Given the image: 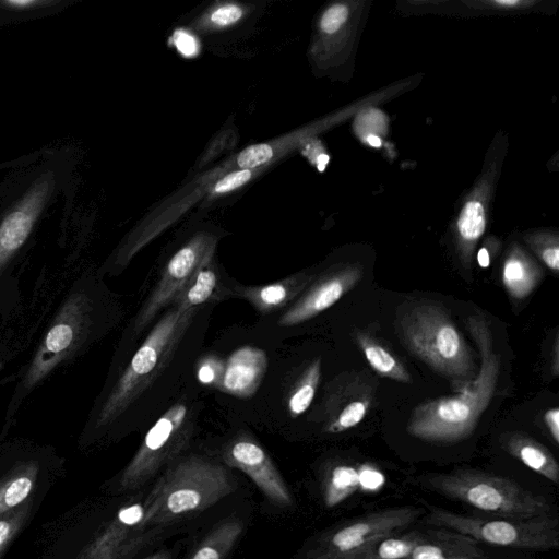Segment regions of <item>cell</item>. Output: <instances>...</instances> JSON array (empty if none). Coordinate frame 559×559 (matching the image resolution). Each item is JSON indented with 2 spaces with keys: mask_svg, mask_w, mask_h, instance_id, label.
<instances>
[{
  "mask_svg": "<svg viewBox=\"0 0 559 559\" xmlns=\"http://www.w3.org/2000/svg\"><path fill=\"white\" fill-rule=\"evenodd\" d=\"M544 423L547 427L554 442H559V409L558 407L549 408L544 414Z\"/></svg>",
  "mask_w": 559,
  "mask_h": 559,
  "instance_id": "cell-32",
  "label": "cell"
},
{
  "mask_svg": "<svg viewBox=\"0 0 559 559\" xmlns=\"http://www.w3.org/2000/svg\"><path fill=\"white\" fill-rule=\"evenodd\" d=\"M423 537L421 531L393 533L343 559H407Z\"/></svg>",
  "mask_w": 559,
  "mask_h": 559,
  "instance_id": "cell-23",
  "label": "cell"
},
{
  "mask_svg": "<svg viewBox=\"0 0 559 559\" xmlns=\"http://www.w3.org/2000/svg\"><path fill=\"white\" fill-rule=\"evenodd\" d=\"M243 530L239 520H228L215 526L189 559H224Z\"/></svg>",
  "mask_w": 559,
  "mask_h": 559,
  "instance_id": "cell-24",
  "label": "cell"
},
{
  "mask_svg": "<svg viewBox=\"0 0 559 559\" xmlns=\"http://www.w3.org/2000/svg\"><path fill=\"white\" fill-rule=\"evenodd\" d=\"M11 525L7 521H0V545H2L9 537Z\"/></svg>",
  "mask_w": 559,
  "mask_h": 559,
  "instance_id": "cell-34",
  "label": "cell"
},
{
  "mask_svg": "<svg viewBox=\"0 0 559 559\" xmlns=\"http://www.w3.org/2000/svg\"><path fill=\"white\" fill-rule=\"evenodd\" d=\"M477 262L481 267H488L490 264V255L486 248H481L477 253Z\"/></svg>",
  "mask_w": 559,
  "mask_h": 559,
  "instance_id": "cell-33",
  "label": "cell"
},
{
  "mask_svg": "<svg viewBox=\"0 0 559 559\" xmlns=\"http://www.w3.org/2000/svg\"><path fill=\"white\" fill-rule=\"evenodd\" d=\"M93 319V300L86 294L74 293L64 301L19 386L20 400L84 344L91 336Z\"/></svg>",
  "mask_w": 559,
  "mask_h": 559,
  "instance_id": "cell-9",
  "label": "cell"
},
{
  "mask_svg": "<svg viewBox=\"0 0 559 559\" xmlns=\"http://www.w3.org/2000/svg\"><path fill=\"white\" fill-rule=\"evenodd\" d=\"M223 462L243 472L274 504L289 507L292 493L265 450L248 432L240 431L222 448Z\"/></svg>",
  "mask_w": 559,
  "mask_h": 559,
  "instance_id": "cell-14",
  "label": "cell"
},
{
  "mask_svg": "<svg viewBox=\"0 0 559 559\" xmlns=\"http://www.w3.org/2000/svg\"><path fill=\"white\" fill-rule=\"evenodd\" d=\"M173 43L179 52L186 57H191L198 51V43L195 38L185 31H177L173 36Z\"/></svg>",
  "mask_w": 559,
  "mask_h": 559,
  "instance_id": "cell-31",
  "label": "cell"
},
{
  "mask_svg": "<svg viewBox=\"0 0 559 559\" xmlns=\"http://www.w3.org/2000/svg\"><path fill=\"white\" fill-rule=\"evenodd\" d=\"M233 490L234 479L225 465L197 454L180 456L150 491L148 526L157 530L201 512Z\"/></svg>",
  "mask_w": 559,
  "mask_h": 559,
  "instance_id": "cell-5",
  "label": "cell"
},
{
  "mask_svg": "<svg viewBox=\"0 0 559 559\" xmlns=\"http://www.w3.org/2000/svg\"><path fill=\"white\" fill-rule=\"evenodd\" d=\"M273 157V150L267 144H253L242 150L238 157L237 164L241 169L257 168L267 163Z\"/></svg>",
  "mask_w": 559,
  "mask_h": 559,
  "instance_id": "cell-26",
  "label": "cell"
},
{
  "mask_svg": "<svg viewBox=\"0 0 559 559\" xmlns=\"http://www.w3.org/2000/svg\"><path fill=\"white\" fill-rule=\"evenodd\" d=\"M544 277V271L522 250L514 249L506 258L501 280L508 295L514 300L530 296Z\"/></svg>",
  "mask_w": 559,
  "mask_h": 559,
  "instance_id": "cell-21",
  "label": "cell"
},
{
  "mask_svg": "<svg viewBox=\"0 0 559 559\" xmlns=\"http://www.w3.org/2000/svg\"><path fill=\"white\" fill-rule=\"evenodd\" d=\"M355 340L368 364L376 372L400 382L412 381L404 364L385 345L362 331L356 332Z\"/></svg>",
  "mask_w": 559,
  "mask_h": 559,
  "instance_id": "cell-22",
  "label": "cell"
},
{
  "mask_svg": "<svg viewBox=\"0 0 559 559\" xmlns=\"http://www.w3.org/2000/svg\"><path fill=\"white\" fill-rule=\"evenodd\" d=\"M501 442L506 451L528 468L557 484L559 465L546 447L520 432L502 436Z\"/></svg>",
  "mask_w": 559,
  "mask_h": 559,
  "instance_id": "cell-20",
  "label": "cell"
},
{
  "mask_svg": "<svg viewBox=\"0 0 559 559\" xmlns=\"http://www.w3.org/2000/svg\"><path fill=\"white\" fill-rule=\"evenodd\" d=\"M214 307L162 312L102 401L96 427H150L165 412L191 380Z\"/></svg>",
  "mask_w": 559,
  "mask_h": 559,
  "instance_id": "cell-1",
  "label": "cell"
},
{
  "mask_svg": "<svg viewBox=\"0 0 559 559\" xmlns=\"http://www.w3.org/2000/svg\"><path fill=\"white\" fill-rule=\"evenodd\" d=\"M367 141L368 143L373 146V147H379L381 145V140L380 138L376 136V135H369L367 138Z\"/></svg>",
  "mask_w": 559,
  "mask_h": 559,
  "instance_id": "cell-37",
  "label": "cell"
},
{
  "mask_svg": "<svg viewBox=\"0 0 559 559\" xmlns=\"http://www.w3.org/2000/svg\"><path fill=\"white\" fill-rule=\"evenodd\" d=\"M424 510L414 506L389 508L364 514L331 527L307 548L302 559H343L374 540L404 531Z\"/></svg>",
  "mask_w": 559,
  "mask_h": 559,
  "instance_id": "cell-12",
  "label": "cell"
},
{
  "mask_svg": "<svg viewBox=\"0 0 559 559\" xmlns=\"http://www.w3.org/2000/svg\"><path fill=\"white\" fill-rule=\"evenodd\" d=\"M374 394L370 379L357 372L338 374L325 386L316 418L326 433L344 432L367 415Z\"/></svg>",
  "mask_w": 559,
  "mask_h": 559,
  "instance_id": "cell-13",
  "label": "cell"
},
{
  "mask_svg": "<svg viewBox=\"0 0 559 559\" xmlns=\"http://www.w3.org/2000/svg\"><path fill=\"white\" fill-rule=\"evenodd\" d=\"M457 229L464 242L463 262H467L468 265L469 250L485 230L484 209L479 202H468L464 206L457 221Z\"/></svg>",
  "mask_w": 559,
  "mask_h": 559,
  "instance_id": "cell-25",
  "label": "cell"
},
{
  "mask_svg": "<svg viewBox=\"0 0 559 559\" xmlns=\"http://www.w3.org/2000/svg\"><path fill=\"white\" fill-rule=\"evenodd\" d=\"M234 282L235 278L219 267L214 260V255H212L203 263L173 305H178L183 309L216 306L219 302L235 298Z\"/></svg>",
  "mask_w": 559,
  "mask_h": 559,
  "instance_id": "cell-16",
  "label": "cell"
},
{
  "mask_svg": "<svg viewBox=\"0 0 559 559\" xmlns=\"http://www.w3.org/2000/svg\"><path fill=\"white\" fill-rule=\"evenodd\" d=\"M242 16V11L239 7L227 4L217 8L210 16L212 23L218 26H227L234 24Z\"/></svg>",
  "mask_w": 559,
  "mask_h": 559,
  "instance_id": "cell-30",
  "label": "cell"
},
{
  "mask_svg": "<svg viewBox=\"0 0 559 559\" xmlns=\"http://www.w3.org/2000/svg\"><path fill=\"white\" fill-rule=\"evenodd\" d=\"M362 275V267L358 264L316 274L295 301L282 312L261 319L254 330L259 336L281 343L293 329L304 325L336 304L360 282Z\"/></svg>",
  "mask_w": 559,
  "mask_h": 559,
  "instance_id": "cell-11",
  "label": "cell"
},
{
  "mask_svg": "<svg viewBox=\"0 0 559 559\" xmlns=\"http://www.w3.org/2000/svg\"><path fill=\"white\" fill-rule=\"evenodd\" d=\"M141 559H171L170 552L167 550L158 551L155 554H152L150 556H146Z\"/></svg>",
  "mask_w": 559,
  "mask_h": 559,
  "instance_id": "cell-35",
  "label": "cell"
},
{
  "mask_svg": "<svg viewBox=\"0 0 559 559\" xmlns=\"http://www.w3.org/2000/svg\"><path fill=\"white\" fill-rule=\"evenodd\" d=\"M396 331L409 353L455 381L457 391L476 377L473 350L440 305L418 300L401 306L396 312Z\"/></svg>",
  "mask_w": 559,
  "mask_h": 559,
  "instance_id": "cell-3",
  "label": "cell"
},
{
  "mask_svg": "<svg viewBox=\"0 0 559 559\" xmlns=\"http://www.w3.org/2000/svg\"><path fill=\"white\" fill-rule=\"evenodd\" d=\"M431 490L495 516L531 518L549 514L548 501L510 478L475 469L428 476Z\"/></svg>",
  "mask_w": 559,
  "mask_h": 559,
  "instance_id": "cell-7",
  "label": "cell"
},
{
  "mask_svg": "<svg viewBox=\"0 0 559 559\" xmlns=\"http://www.w3.org/2000/svg\"><path fill=\"white\" fill-rule=\"evenodd\" d=\"M466 324L480 354V369L456 394L426 401L412 412L406 429L415 438L439 443L467 438L493 396L500 357L493 349L489 323L484 316L474 314Z\"/></svg>",
  "mask_w": 559,
  "mask_h": 559,
  "instance_id": "cell-2",
  "label": "cell"
},
{
  "mask_svg": "<svg viewBox=\"0 0 559 559\" xmlns=\"http://www.w3.org/2000/svg\"><path fill=\"white\" fill-rule=\"evenodd\" d=\"M7 3L11 4V5H14V7H27V5L35 4L36 1H32V0H14V1H8Z\"/></svg>",
  "mask_w": 559,
  "mask_h": 559,
  "instance_id": "cell-36",
  "label": "cell"
},
{
  "mask_svg": "<svg viewBox=\"0 0 559 559\" xmlns=\"http://www.w3.org/2000/svg\"><path fill=\"white\" fill-rule=\"evenodd\" d=\"M214 255V243L197 238L181 246L162 266L151 292L140 305L123 335L124 349L130 353L157 318L187 287L203 263Z\"/></svg>",
  "mask_w": 559,
  "mask_h": 559,
  "instance_id": "cell-10",
  "label": "cell"
},
{
  "mask_svg": "<svg viewBox=\"0 0 559 559\" xmlns=\"http://www.w3.org/2000/svg\"><path fill=\"white\" fill-rule=\"evenodd\" d=\"M192 380L147 428L138 451L123 472L121 483L124 488L143 486L188 449L197 432L202 408L200 386Z\"/></svg>",
  "mask_w": 559,
  "mask_h": 559,
  "instance_id": "cell-6",
  "label": "cell"
},
{
  "mask_svg": "<svg viewBox=\"0 0 559 559\" xmlns=\"http://www.w3.org/2000/svg\"><path fill=\"white\" fill-rule=\"evenodd\" d=\"M311 271H300L263 285H246L235 280V298L249 302L260 319L273 317L285 310L305 290L314 277Z\"/></svg>",
  "mask_w": 559,
  "mask_h": 559,
  "instance_id": "cell-15",
  "label": "cell"
},
{
  "mask_svg": "<svg viewBox=\"0 0 559 559\" xmlns=\"http://www.w3.org/2000/svg\"><path fill=\"white\" fill-rule=\"evenodd\" d=\"M348 10L343 4H335L328 9L321 19V28L328 34L335 33L346 21Z\"/></svg>",
  "mask_w": 559,
  "mask_h": 559,
  "instance_id": "cell-28",
  "label": "cell"
},
{
  "mask_svg": "<svg viewBox=\"0 0 559 559\" xmlns=\"http://www.w3.org/2000/svg\"><path fill=\"white\" fill-rule=\"evenodd\" d=\"M252 177L250 169H239L231 171L219 179L214 186L215 193H225L231 191L240 186H243Z\"/></svg>",
  "mask_w": 559,
  "mask_h": 559,
  "instance_id": "cell-29",
  "label": "cell"
},
{
  "mask_svg": "<svg viewBox=\"0 0 559 559\" xmlns=\"http://www.w3.org/2000/svg\"><path fill=\"white\" fill-rule=\"evenodd\" d=\"M555 362H554V373L558 374V338L555 341Z\"/></svg>",
  "mask_w": 559,
  "mask_h": 559,
  "instance_id": "cell-38",
  "label": "cell"
},
{
  "mask_svg": "<svg viewBox=\"0 0 559 559\" xmlns=\"http://www.w3.org/2000/svg\"><path fill=\"white\" fill-rule=\"evenodd\" d=\"M382 479L381 473L369 465H360L358 468L346 464L335 465L325 473L323 478V500L328 507H334L359 487L370 485L374 488L382 483Z\"/></svg>",
  "mask_w": 559,
  "mask_h": 559,
  "instance_id": "cell-18",
  "label": "cell"
},
{
  "mask_svg": "<svg viewBox=\"0 0 559 559\" xmlns=\"http://www.w3.org/2000/svg\"><path fill=\"white\" fill-rule=\"evenodd\" d=\"M497 3L504 4V5H512V4H516L518 1L516 0L515 1L514 0L513 1H508V0L501 1L500 0V1H497Z\"/></svg>",
  "mask_w": 559,
  "mask_h": 559,
  "instance_id": "cell-39",
  "label": "cell"
},
{
  "mask_svg": "<svg viewBox=\"0 0 559 559\" xmlns=\"http://www.w3.org/2000/svg\"><path fill=\"white\" fill-rule=\"evenodd\" d=\"M32 489V480L26 477H19L11 481L4 491V502L8 507H14L22 502Z\"/></svg>",
  "mask_w": 559,
  "mask_h": 559,
  "instance_id": "cell-27",
  "label": "cell"
},
{
  "mask_svg": "<svg viewBox=\"0 0 559 559\" xmlns=\"http://www.w3.org/2000/svg\"><path fill=\"white\" fill-rule=\"evenodd\" d=\"M40 194L38 192L34 193L27 202L11 212L1 223L0 272L31 234L39 212Z\"/></svg>",
  "mask_w": 559,
  "mask_h": 559,
  "instance_id": "cell-19",
  "label": "cell"
},
{
  "mask_svg": "<svg viewBox=\"0 0 559 559\" xmlns=\"http://www.w3.org/2000/svg\"><path fill=\"white\" fill-rule=\"evenodd\" d=\"M478 542L463 534L437 527L424 531V537L407 559H483Z\"/></svg>",
  "mask_w": 559,
  "mask_h": 559,
  "instance_id": "cell-17",
  "label": "cell"
},
{
  "mask_svg": "<svg viewBox=\"0 0 559 559\" xmlns=\"http://www.w3.org/2000/svg\"><path fill=\"white\" fill-rule=\"evenodd\" d=\"M321 376L320 356L292 360L288 349H283L239 414L242 419L287 432L289 426L310 409Z\"/></svg>",
  "mask_w": 559,
  "mask_h": 559,
  "instance_id": "cell-4",
  "label": "cell"
},
{
  "mask_svg": "<svg viewBox=\"0 0 559 559\" xmlns=\"http://www.w3.org/2000/svg\"><path fill=\"white\" fill-rule=\"evenodd\" d=\"M429 525L447 528L480 543L526 550H551L559 547V522L554 515L531 518L478 516L430 509Z\"/></svg>",
  "mask_w": 559,
  "mask_h": 559,
  "instance_id": "cell-8",
  "label": "cell"
}]
</instances>
